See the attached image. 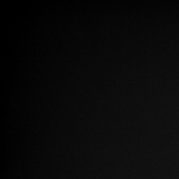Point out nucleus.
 I'll return each instance as SVG.
<instances>
[]
</instances>
